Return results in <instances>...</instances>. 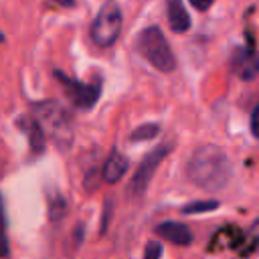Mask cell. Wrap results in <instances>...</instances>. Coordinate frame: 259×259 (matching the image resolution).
Returning <instances> with one entry per match:
<instances>
[{"label":"cell","instance_id":"obj_2","mask_svg":"<svg viewBox=\"0 0 259 259\" xmlns=\"http://www.w3.org/2000/svg\"><path fill=\"white\" fill-rule=\"evenodd\" d=\"M34 121L40 125L42 134L51 136L59 148H69L73 142V121L67 109L57 101H42L32 105Z\"/></svg>","mask_w":259,"mask_h":259},{"label":"cell","instance_id":"obj_15","mask_svg":"<svg viewBox=\"0 0 259 259\" xmlns=\"http://www.w3.org/2000/svg\"><path fill=\"white\" fill-rule=\"evenodd\" d=\"M65 198L59 196V194H53L51 200H49V217L51 221H59L63 214H65Z\"/></svg>","mask_w":259,"mask_h":259},{"label":"cell","instance_id":"obj_8","mask_svg":"<svg viewBox=\"0 0 259 259\" xmlns=\"http://www.w3.org/2000/svg\"><path fill=\"white\" fill-rule=\"evenodd\" d=\"M156 235L174 243V245H190L192 241V233L186 225L182 223H176V221H166L162 225L156 227Z\"/></svg>","mask_w":259,"mask_h":259},{"label":"cell","instance_id":"obj_7","mask_svg":"<svg viewBox=\"0 0 259 259\" xmlns=\"http://www.w3.org/2000/svg\"><path fill=\"white\" fill-rule=\"evenodd\" d=\"M233 71L245 79V81H251L255 79L257 75V55H255V49H253V42H249V47H239L235 53H233Z\"/></svg>","mask_w":259,"mask_h":259},{"label":"cell","instance_id":"obj_11","mask_svg":"<svg viewBox=\"0 0 259 259\" xmlns=\"http://www.w3.org/2000/svg\"><path fill=\"white\" fill-rule=\"evenodd\" d=\"M214 239H223V243H221L217 249H223V247H237V243L243 241V233H241L239 229H235V227H225V229H221V231L214 235Z\"/></svg>","mask_w":259,"mask_h":259},{"label":"cell","instance_id":"obj_6","mask_svg":"<svg viewBox=\"0 0 259 259\" xmlns=\"http://www.w3.org/2000/svg\"><path fill=\"white\" fill-rule=\"evenodd\" d=\"M55 75H57V79L63 83V87H65V91H67V95H69V99H71L77 107L89 109V107H93V105L97 103V99H99V85H89V83L75 81V79H71V77H65L61 71H57Z\"/></svg>","mask_w":259,"mask_h":259},{"label":"cell","instance_id":"obj_20","mask_svg":"<svg viewBox=\"0 0 259 259\" xmlns=\"http://www.w3.org/2000/svg\"><path fill=\"white\" fill-rule=\"evenodd\" d=\"M55 2H59V4H63V6H73V4H75V0H55Z\"/></svg>","mask_w":259,"mask_h":259},{"label":"cell","instance_id":"obj_18","mask_svg":"<svg viewBox=\"0 0 259 259\" xmlns=\"http://www.w3.org/2000/svg\"><path fill=\"white\" fill-rule=\"evenodd\" d=\"M8 255V239L4 235V229L0 225V257H6Z\"/></svg>","mask_w":259,"mask_h":259},{"label":"cell","instance_id":"obj_3","mask_svg":"<svg viewBox=\"0 0 259 259\" xmlns=\"http://www.w3.org/2000/svg\"><path fill=\"white\" fill-rule=\"evenodd\" d=\"M138 49L142 53L144 59H148V63L152 67H156L162 73H170L176 67V59L172 55V49L168 45V40L164 38L162 30L158 26H150L146 30L140 32L138 36Z\"/></svg>","mask_w":259,"mask_h":259},{"label":"cell","instance_id":"obj_4","mask_svg":"<svg viewBox=\"0 0 259 259\" xmlns=\"http://www.w3.org/2000/svg\"><path fill=\"white\" fill-rule=\"evenodd\" d=\"M121 32V12L115 4H105L91 24V38L97 47H111Z\"/></svg>","mask_w":259,"mask_h":259},{"label":"cell","instance_id":"obj_13","mask_svg":"<svg viewBox=\"0 0 259 259\" xmlns=\"http://www.w3.org/2000/svg\"><path fill=\"white\" fill-rule=\"evenodd\" d=\"M30 132V148H32V152L34 154H40L42 150H45V134H42V130H40V125L32 119V123H30V127H28Z\"/></svg>","mask_w":259,"mask_h":259},{"label":"cell","instance_id":"obj_21","mask_svg":"<svg viewBox=\"0 0 259 259\" xmlns=\"http://www.w3.org/2000/svg\"><path fill=\"white\" fill-rule=\"evenodd\" d=\"M2 38H4V36H2V32H0V42H2Z\"/></svg>","mask_w":259,"mask_h":259},{"label":"cell","instance_id":"obj_16","mask_svg":"<svg viewBox=\"0 0 259 259\" xmlns=\"http://www.w3.org/2000/svg\"><path fill=\"white\" fill-rule=\"evenodd\" d=\"M162 257V245L160 243H150L144 251V259H160Z\"/></svg>","mask_w":259,"mask_h":259},{"label":"cell","instance_id":"obj_14","mask_svg":"<svg viewBox=\"0 0 259 259\" xmlns=\"http://www.w3.org/2000/svg\"><path fill=\"white\" fill-rule=\"evenodd\" d=\"M219 206L217 200H196V202H190L182 208L184 214H194V212H208V210H214Z\"/></svg>","mask_w":259,"mask_h":259},{"label":"cell","instance_id":"obj_9","mask_svg":"<svg viewBox=\"0 0 259 259\" xmlns=\"http://www.w3.org/2000/svg\"><path fill=\"white\" fill-rule=\"evenodd\" d=\"M166 8H168V22L174 32H184L190 28V16L182 0H166Z\"/></svg>","mask_w":259,"mask_h":259},{"label":"cell","instance_id":"obj_19","mask_svg":"<svg viewBox=\"0 0 259 259\" xmlns=\"http://www.w3.org/2000/svg\"><path fill=\"white\" fill-rule=\"evenodd\" d=\"M212 2H214V0H190V4H192L196 10H200V12H202V10H206Z\"/></svg>","mask_w":259,"mask_h":259},{"label":"cell","instance_id":"obj_17","mask_svg":"<svg viewBox=\"0 0 259 259\" xmlns=\"http://www.w3.org/2000/svg\"><path fill=\"white\" fill-rule=\"evenodd\" d=\"M257 119H259V107H253V113H251V134L255 138L259 136V123H257Z\"/></svg>","mask_w":259,"mask_h":259},{"label":"cell","instance_id":"obj_1","mask_svg":"<svg viewBox=\"0 0 259 259\" xmlns=\"http://www.w3.org/2000/svg\"><path fill=\"white\" fill-rule=\"evenodd\" d=\"M186 174L190 182H194L198 188L214 192L227 186L233 174V166H231L229 156L221 148L202 146L194 150V154L190 156L186 164Z\"/></svg>","mask_w":259,"mask_h":259},{"label":"cell","instance_id":"obj_10","mask_svg":"<svg viewBox=\"0 0 259 259\" xmlns=\"http://www.w3.org/2000/svg\"><path fill=\"white\" fill-rule=\"evenodd\" d=\"M125 170H127V158H125L121 152L113 150V152L109 154L105 166H103V180L109 182V184H111V182H117V180L125 174Z\"/></svg>","mask_w":259,"mask_h":259},{"label":"cell","instance_id":"obj_12","mask_svg":"<svg viewBox=\"0 0 259 259\" xmlns=\"http://www.w3.org/2000/svg\"><path fill=\"white\" fill-rule=\"evenodd\" d=\"M158 134H160V125H158V123H144V125H140V127H136V130L132 132L130 140H132V142L152 140V138H156Z\"/></svg>","mask_w":259,"mask_h":259},{"label":"cell","instance_id":"obj_5","mask_svg":"<svg viewBox=\"0 0 259 259\" xmlns=\"http://www.w3.org/2000/svg\"><path fill=\"white\" fill-rule=\"evenodd\" d=\"M168 150H170V146H158V148H154L150 154L144 156V160H142L140 166L136 168V172H134V176H132V180H130V186H127V190H130L134 196H142V194L148 190L150 180H152L154 172L158 170L160 162L166 158Z\"/></svg>","mask_w":259,"mask_h":259}]
</instances>
